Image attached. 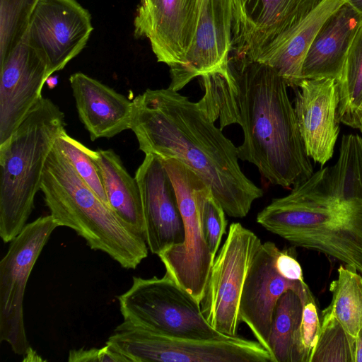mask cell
Returning a JSON list of instances; mask_svg holds the SVG:
<instances>
[{
    "label": "cell",
    "mask_w": 362,
    "mask_h": 362,
    "mask_svg": "<svg viewBox=\"0 0 362 362\" xmlns=\"http://www.w3.org/2000/svg\"><path fill=\"white\" fill-rule=\"evenodd\" d=\"M86 151L102 178L108 204L115 214L145 239V220L140 189L136 178L112 150Z\"/></svg>",
    "instance_id": "obj_21"
},
{
    "label": "cell",
    "mask_w": 362,
    "mask_h": 362,
    "mask_svg": "<svg viewBox=\"0 0 362 362\" xmlns=\"http://www.w3.org/2000/svg\"><path fill=\"white\" fill-rule=\"evenodd\" d=\"M358 120H359V123H360V126H361V121H362V103H361V106H360L359 110H358Z\"/></svg>",
    "instance_id": "obj_35"
},
{
    "label": "cell",
    "mask_w": 362,
    "mask_h": 362,
    "mask_svg": "<svg viewBox=\"0 0 362 362\" xmlns=\"http://www.w3.org/2000/svg\"><path fill=\"white\" fill-rule=\"evenodd\" d=\"M347 2L362 16V0H347Z\"/></svg>",
    "instance_id": "obj_34"
},
{
    "label": "cell",
    "mask_w": 362,
    "mask_h": 362,
    "mask_svg": "<svg viewBox=\"0 0 362 362\" xmlns=\"http://www.w3.org/2000/svg\"><path fill=\"white\" fill-rule=\"evenodd\" d=\"M68 361L69 362H127L129 360L116 351L110 344L100 349L81 348L70 350Z\"/></svg>",
    "instance_id": "obj_31"
},
{
    "label": "cell",
    "mask_w": 362,
    "mask_h": 362,
    "mask_svg": "<svg viewBox=\"0 0 362 362\" xmlns=\"http://www.w3.org/2000/svg\"><path fill=\"white\" fill-rule=\"evenodd\" d=\"M106 344L131 362H274L257 341L224 334L210 339L171 336L125 320Z\"/></svg>",
    "instance_id": "obj_6"
},
{
    "label": "cell",
    "mask_w": 362,
    "mask_h": 362,
    "mask_svg": "<svg viewBox=\"0 0 362 362\" xmlns=\"http://www.w3.org/2000/svg\"><path fill=\"white\" fill-rule=\"evenodd\" d=\"M347 0H323L293 30L286 42L263 63L275 69L288 87L302 81L306 54L325 21Z\"/></svg>",
    "instance_id": "obj_22"
},
{
    "label": "cell",
    "mask_w": 362,
    "mask_h": 362,
    "mask_svg": "<svg viewBox=\"0 0 362 362\" xmlns=\"http://www.w3.org/2000/svg\"><path fill=\"white\" fill-rule=\"evenodd\" d=\"M303 309L299 328V349L301 362H310L318 340L321 322L315 300L311 293L302 301Z\"/></svg>",
    "instance_id": "obj_30"
},
{
    "label": "cell",
    "mask_w": 362,
    "mask_h": 362,
    "mask_svg": "<svg viewBox=\"0 0 362 362\" xmlns=\"http://www.w3.org/2000/svg\"><path fill=\"white\" fill-rule=\"evenodd\" d=\"M336 81L339 95L337 120L348 127L359 129L358 112L362 103V23Z\"/></svg>",
    "instance_id": "obj_24"
},
{
    "label": "cell",
    "mask_w": 362,
    "mask_h": 362,
    "mask_svg": "<svg viewBox=\"0 0 362 362\" xmlns=\"http://www.w3.org/2000/svg\"><path fill=\"white\" fill-rule=\"evenodd\" d=\"M323 0H232L231 52L264 62Z\"/></svg>",
    "instance_id": "obj_11"
},
{
    "label": "cell",
    "mask_w": 362,
    "mask_h": 362,
    "mask_svg": "<svg viewBox=\"0 0 362 362\" xmlns=\"http://www.w3.org/2000/svg\"><path fill=\"white\" fill-rule=\"evenodd\" d=\"M198 103L222 130L239 124V159L257 167L270 184L293 188L313 172L288 94V84L269 65L233 54L223 68L199 76Z\"/></svg>",
    "instance_id": "obj_1"
},
{
    "label": "cell",
    "mask_w": 362,
    "mask_h": 362,
    "mask_svg": "<svg viewBox=\"0 0 362 362\" xmlns=\"http://www.w3.org/2000/svg\"><path fill=\"white\" fill-rule=\"evenodd\" d=\"M69 82L79 119L92 141L129 129L132 100L81 72L71 74Z\"/></svg>",
    "instance_id": "obj_19"
},
{
    "label": "cell",
    "mask_w": 362,
    "mask_h": 362,
    "mask_svg": "<svg viewBox=\"0 0 362 362\" xmlns=\"http://www.w3.org/2000/svg\"><path fill=\"white\" fill-rule=\"evenodd\" d=\"M294 89V109L305 151L324 165L333 156L340 129L336 79H303Z\"/></svg>",
    "instance_id": "obj_18"
},
{
    "label": "cell",
    "mask_w": 362,
    "mask_h": 362,
    "mask_svg": "<svg viewBox=\"0 0 362 362\" xmlns=\"http://www.w3.org/2000/svg\"><path fill=\"white\" fill-rule=\"evenodd\" d=\"M362 16L347 1L332 13L317 32L305 57L302 80L337 79Z\"/></svg>",
    "instance_id": "obj_20"
},
{
    "label": "cell",
    "mask_w": 362,
    "mask_h": 362,
    "mask_svg": "<svg viewBox=\"0 0 362 362\" xmlns=\"http://www.w3.org/2000/svg\"><path fill=\"white\" fill-rule=\"evenodd\" d=\"M59 227L49 214L27 223L10 242L0 262V341L18 355L30 348L26 336L23 300L28 280L52 232Z\"/></svg>",
    "instance_id": "obj_10"
},
{
    "label": "cell",
    "mask_w": 362,
    "mask_h": 362,
    "mask_svg": "<svg viewBox=\"0 0 362 362\" xmlns=\"http://www.w3.org/2000/svg\"><path fill=\"white\" fill-rule=\"evenodd\" d=\"M117 299L124 320L147 329L198 339L223 335L208 323L199 302L167 272L161 278L134 276Z\"/></svg>",
    "instance_id": "obj_7"
},
{
    "label": "cell",
    "mask_w": 362,
    "mask_h": 362,
    "mask_svg": "<svg viewBox=\"0 0 362 362\" xmlns=\"http://www.w3.org/2000/svg\"><path fill=\"white\" fill-rule=\"evenodd\" d=\"M93 29L90 13L76 0H39L23 41L45 60L49 78L82 51Z\"/></svg>",
    "instance_id": "obj_12"
},
{
    "label": "cell",
    "mask_w": 362,
    "mask_h": 362,
    "mask_svg": "<svg viewBox=\"0 0 362 362\" xmlns=\"http://www.w3.org/2000/svg\"><path fill=\"white\" fill-rule=\"evenodd\" d=\"M195 32L180 66L170 69L169 88L179 91L192 79L226 65L231 52L232 0H197Z\"/></svg>",
    "instance_id": "obj_15"
},
{
    "label": "cell",
    "mask_w": 362,
    "mask_h": 362,
    "mask_svg": "<svg viewBox=\"0 0 362 362\" xmlns=\"http://www.w3.org/2000/svg\"><path fill=\"white\" fill-rule=\"evenodd\" d=\"M226 212L214 197L209 188L205 193L202 205V221L204 234L209 247L216 257L223 235L226 233Z\"/></svg>",
    "instance_id": "obj_29"
},
{
    "label": "cell",
    "mask_w": 362,
    "mask_h": 362,
    "mask_svg": "<svg viewBox=\"0 0 362 362\" xmlns=\"http://www.w3.org/2000/svg\"><path fill=\"white\" fill-rule=\"evenodd\" d=\"M65 126L64 112L42 97L0 144V236L5 243L27 224L47 158Z\"/></svg>",
    "instance_id": "obj_5"
},
{
    "label": "cell",
    "mask_w": 362,
    "mask_h": 362,
    "mask_svg": "<svg viewBox=\"0 0 362 362\" xmlns=\"http://www.w3.org/2000/svg\"><path fill=\"white\" fill-rule=\"evenodd\" d=\"M356 338L350 335L326 308L320 334L310 362H355Z\"/></svg>",
    "instance_id": "obj_26"
},
{
    "label": "cell",
    "mask_w": 362,
    "mask_h": 362,
    "mask_svg": "<svg viewBox=\"0 0 362 362\" xmlns=\"http://www.w3.org/2000/svg\"><path fill=\"white\" fill-rule=\"evenodd\" d=\"M260 239L240 223H233L211 267L201 311L219 333L236 337L239 304L249 269L262 245Z\"/></svg>",
    "instance_id": "obj_9"
},
{
    "label": "cell",
    "mask_w": 362,
    "mask_h": 362,
    "mask_svg": "<svg viewBox=\"0 0 362 362\" xmlns=\"http://www.w3.org/2000/svg\"><path fill=\"white\" fill-rule=\"evenodd\" d=\"M280 250L271 241L262 243L247 275L239 304L240 322L247 325L256 341L269 351V337L276 303L288 290L303 301L310 290L306 283L281 276L275 260Z\"/></svg>",
    "instance_id": "obj_13"
},
{
    "label": "cell",
    "mask_w": 362,
    "mask_h": 362,
    "mask_svg": "<svg viewBox=\"0 0 362 362\" xmlns=\"http://www.w3.org/2000/svg\"><path fill=\"white\" fill-rule=\"evenodd\" d=\"M197 0H141L134 21V37L148 39L157 61L180 66L192 45Z\"/></svg>",
    "instance_id": "obj_14"
},
{
    "label": "cell",
    "mask_w": 362,
    "mask_h": 362,
    "mask_svg": "<svg viewBox=\"0 0 362 362\" xmlns=\"http://www.w3.org/2000/svg\"><path fill=\"white\" fill-rule=\"evenodd\" d=\"M39 0H0V63L23 41Z\"/></svg>",
    "instance_id": "obj_27"
},
{
    "label": "cell",
    "mask_w": 362,
    "mask_h": 362,
    "mask_svg": "<svg viewBox=\"0 0 362 362\" xmlns=\"http://www.w3.org/2000/svg\"><path fill=\"white\" fill-rule=\"evenodd\" d=\"M47 78L46 62L23 41L0 63V144L42 97Z\"/></svg>",
    "instance_id": "obj_17"
},
{
    "label": "cell",
    "mask_w": 362,
    "mask_h": 362,
    "mask_svg": "<svg viewBox=\"0 0 362 362\" xmlns=\"http://www.w3.org/2000/svg\"><path fill=\"white\" fill-rule=\"evenodd\" d=\"M137 181L143 204L145 240L155 255L182 244L185 230L176 192L162 160L146 154L138 168Z\"/></svg>",
    "instance_id": "obj_16"
},
{
    "label": "cell",
    "mask_w": 362,
    "mask_h": 362,
    "mask_svg": "<svg viewBox=\"0 0 362 362\" xmlns=\"http://www.w3.org/2000/svg\"><path fill=\"white\" fill-rule=\"evenodd\" d=\"M129 129L145 155L174 158L191 169L230 217L246 216L264 194L242 171L237 147L198 102L179 91L146 89L136 96Z\"/></svg>",
    "instance_id": "obj_2"
},
{
    "label": "cell",
    "mask_w": 362,
    "mask_h": 362,
    "mask_svg": "<svg viewBox=\"0 0 362 362\" xmlns=\"http://www.w3.org/2000/svg\"><path fill=\"white\" fill-rule=\"evenodd\" d=\"M40 190L59 226L74 230L90 249L134 269L148 256L144 238L103 202L76 172L56 143L43 171Z\"/></svg>",
    "instance_id": "obj_4"
},
{
    "label": "cell",
    "mask_w": 362,
    "mask_h": 362,
    "mask_svg": "<svg viewBox=\"0 0 362 362\" xmlns=\"http://www.w3.org/2000/svg\"><path fill=\"white\" fill-rule=\"evenodd\" d=\"M329 291L332 300L326 309L356 338L362 327V276L353 267L341 265Z\"/></svg>",
    "instance_id": "obj_25"
},
{
    "label": "cell",
    "mask_w": 362,
    "mask_h": 362,
    "mask_svg": "<svg viewBox=\"0 0 362 362\" xmlns=\"http://www.w3.org/2000/svg\"><path fill=\"white\" fill-rule=\"evenodd\" d=\"M56 145L70 160L81 178L109 206L99 170L86 152V146L71 137L66 130L58 137Z\"/></svg>",
    "instance_id": "obj_28"
},
{
    "label": "cell",
    "mask_w": 362,
    "mask_h": 362,
    "mask_svg": "<svg viewBox=\"0 0 362 362\" xmlns=\"http://www.w3.org/2000/svg\"><path fill=\"white\" fill-rule=\"evenodd\" d=\"M257 222L296 247L315 250L362 274V138L341 137L335 163L274 198Z\"/></svg>",
    "instance_id": "obj_3"
},
{
    "label": "cell",
    "mask_w": 362,
    "mask_h": 362,
    "mask_svg": "<svg viewBox=\"0 0 362 362\" xmlns=\"http://www.w3.org/2000/svg\"><path fill=\"white\" fill-rule=\"evenodd\" d=\"M302 309V301L293 291L288 290L279 298L269 337L274 362H301L299 328Z\"/></svg>",
    "instance_id": "obj_23"
},
{
    "label": "cell",
    "mask_w": 362,
    "mask_h": 362,
    "mask_svg": "<svg viewBox=\"0 0 362 362\" xmlns=\"http://www.w3.org/2000/svg\"><path fill=\"white\" fill-rule=\"evenodd\" d=\"M355 362H362V327L356 337Z\"/></svg>",
    "instance_id": "obj_33"
},
{
    "label": "cell",
    "mask_w": 362,
    "mask_h": 362,
    "mask_svg": "<svg viewBox=\"0 0 362 362\" xmlns=\"http://www.w3.org/2000/svg\"><path fill=\"white\" fill-rule=\"evenodd\" d=\"M275 267L284 278L305 283L303 270L296 257L288 250H280L275 260Z\"/></svg>",
    "instance_id": "obj_32"
},
{
    "label": "cell",
    "mask_w": 362,
    "mask_h": 362,
    "mask_svg": "<svg viewBox=\"0 0 362 362\" xmlns=\"http://www.w3.org/2000/svg\"><path fill=\"white\" fill-rule=\"evenodd\" d=\"M359 130L362 132V121H361V126H360Z\"/></svg>",
    "instance_id": "obj_36"
},
{
    "label": "cell",
    "mask_w": 362,
    "mask_h": 362,
    "mask_svg": "<svg viewBox=\"0 0 362 362\" xmlns=\"http://www.w3.org/2000/svg\"><path fill=\"white\" fill-rule=\"evenodd\" d=\"M161 160L176 192L185 239L182 244L170 247L158 256L165 272L200 303L215 258L205 239L202 221L203 198L210 187L180 161Z\"/></svg>",
    "instance_id": "obj_8"
}]
</instances>
